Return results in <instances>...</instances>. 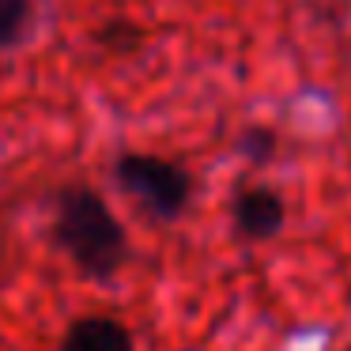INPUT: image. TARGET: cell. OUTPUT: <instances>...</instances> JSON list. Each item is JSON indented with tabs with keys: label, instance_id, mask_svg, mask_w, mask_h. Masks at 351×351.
Masks as SVG:
<instances>
[{
	"label": "cell",
	"instance_id": "3957f363",
	"mask_svg": "<svg viewBox=\"0 0 351 351\" xmlns=\"http://www.w3.org/2000/svg\"><path fill=\"white\" fill-rule=\"evenodd\" d=\"M230 223L245 242H268L287 223V204L272 185H242L230 197Z\"/></svg>",
	"mask_w": 351,
	"mask_h": 351
},
{
	"label": "cell",
	"instance_id": "7a4b0ae2",
	"mask_svg": "<svg viewBox=\"0 0 351 351\" xmlns=\"http://www.w3.org/2000/svg\"><path fill=\"white\" fill-rule=\"evenodd\" d=\"M114 182L121 193L144 204L155 219H178L193 200V174L174 159L152 152H121L114 159Z\"/></svg>",
	"mask_w": 351,
	"mask_h": 351
},
{
	"label": "cell",
	"instance_id": "8992f818",
	"mask_svg": "<svg viewBox=\"0 0 351 351\" xmlns=\"http://www.w3.org/2000/svg\"><path fill=\"white\" fill-rule=\"evenodd\" d=\"M99 38H102V46H110V49H132L140 42V31L129 19H114V23H106L99 31Z\"/></svg>",
	"mask_w": 351,
	"mask_h": 351
},
{
	"label": "cell",
	"instance_id": "5b68a950",
	"mask_svg": "<svg viewBox=\"0 0 351 351\" xmlns=\"http://www.w3.org/2000/svg\"><path fill=\"white\" fill-rule=\"evenodd\" d=\"M38 8L34 0H0V49H16L31 38Z\"/></svg>",
	"mask_w": 351,
	"mask_h": 351
},
{
	"label": "cell",
	"instance_id": "52a82bcc",
	"mask_svg": "<svg viewBox=\"0 0 351 351\" xmlns=\"http://www.w3.org/2000/svg\"><path fill=\"white\" fill-rule=\"evenodd\" d=\"M242 147H245V155H253L257 162H265V155L272 152V132L250 129V132H245V140H242Z\"/></svg>",
	"mask_w": 351,
	"mask_h": 351
},
{
	"label": "cell",
	"instance_id": "6da1fadb",
	"mask_svg": "<svg viewBox=\"0 0 351 351\" xmlns=\"http://www.w3.org/2000/svg\"><path fill=\"white\" fill-rule=\"evenodd\" d=\"M53 242L87 280H114L129 261L121 219L87 185H64L53 197Z\"/></svg>",
	"mask_w": 351,
	"mask_h": 351
},
{
	"label": "cell",
	"instance_id": "ba28073f",
	"mask_svg": "<svg viewBox=\"0 0 351 351\" xmlns=\"http://www.w3.org/2000/svg\"><path fill=\"white\" fill-rule=\"evenodd\" d=\"M348 351H351V348H348Z\"/></svg>",
	"mask_w": 351,
	"mask_h": 351
},
{
	"label": "cell",
	"instance_id": "277c9868",
	"mask_svg": "<svg viewBox=\"0 0 351 351\" xmlns=\"http://www.w3.org/2000/svg\"><path fill=\"white\" fill-rule=\"evenodd\" d=\"M61 351H136V343L117 317L91 313V317H80L64 328Z\"/></svg>",
	"mask_w": 351,
	"mask_h": 351
}]
</instances>
